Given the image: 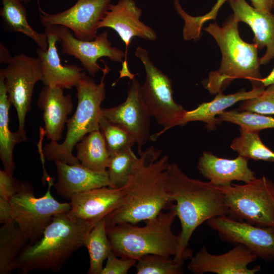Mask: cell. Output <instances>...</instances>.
<instances>
[{
	"mask_svg": "<svg viewBox=\"0 0 274 274\" xmlns=\"http://www.w3.org/2000/svg\"><path fill=\"white\" fill-rule=\"evenodd\" d=\"M14 221L10 200L0 197V223L4 224Z\"/></svg>",
	"mask_w": 274,
	"mask_h": 274,
	"instance_id": "74e56055",
	"label": "cell"
},
{
	"mask_svg": "<svg viewBox=\"0 0 274 274\" xmlns=\"http://www.w3.org/2000/svg\"><path fill=\"white\" fill-rule=\"evenodd\" d=\"M127 183L123 203L106 217L107 227L128 223L135 225L155 217L175 203L166 184L169 157L150 146L138 153Z\"/></svg>",
	"mask_w": 274,
	"mask_h": 274,
	"instance_id": "6da1fadb",
	"label": "cell"
},
{
	"mask_svg": "<svg viewBox=\"0 0 274 274\" xmlns=\"http://www.w3.org/2000/svg\"><path fill=\"white\" fill-rule=\"evenodd\" d=\"M57 181L54 185L57 193L70 200L75 195L104 186L110 187L108 174L93 171L81 163L70 164L54 161Z\"/></svg>",
	"mask_w": 274,
	"mask_h": 274,
	"instance_id": "7402d4cb",
	"label": "cell"
},
{
	"mask_svg": "<svg viewBox=\"0 0 274 274\" xmlns=\"http://www.w3.org/2000/svg\"><path fill=\"white\" fill-rule=\"evenodd\" d=\"M135 55L142 61L146 72L145 81L141 86L143 100L151 116L163 126L161 130L151 135L150 140L155 141L176 126L186 110L175 101L171 80L154 65L147 50L138 46Z\"/></svg>",
	"mask_w": 274,
	"mask_h": 274,
	"instance_id": "9c48e42d",
	"label": "cell"
},
{
	"mask_svg": "<svg viewBox=\"0 0 274 274\" xmlns=\"http://www.w3.org/2000/svg\"><path fill=\"white\" fill-rule=\"evenodd\" d=\"M248 160L240 155L229 159L204 151L198 159L197 168L203 177L216 186L229 185L233 181L247 183L256 178L248 166Z\"/></svg>",
	"mask_w": 274,
	"mask_h": 274,
	"instance_id": "d6986e66",
	"label": "cell"
},
{
	"mask_svg": "<svg viewBox=\"0 0 274 274\" xmlns=\"http://www.w3.org/2000/svg\"><path fill=\"white\" fill-rule=\"evenodd\" d=\"M2 4L0 15L6 30L22 33L32 39L38 47L47 50L48 43L46 35L37 32L29 25L22 3L19 0H2Z\"/></svg>",
	"mask_w": 274,
	"mask_h": 274,
	"instance_id": "cb8c5ba5",
	"label": "cell"
},
{
	"mask_svg": "<svg viewBox=\"0 0 274 274\" xmlns=\"http://www.w3.org/2000/svg\"><path fill=\"white\" fill-rule=\"evenodd\" d=\"M141 86L135 78L130 80L127 97L123 102L110 108H101V116L124 128L133 136L138 153L151 137V116L143 100Z\"/></svg>",
	"mask_w": 274,
	"mask_h": 274,
	"instance_id": "5bb4252c",
	"label": "cell"
},
{
	"mask_svg": "<svg viewBox=\"0 0 274 274\" xmlns=\"http://www.w3.org/2000/svg\"><path fill=\"white\" fill-rule=\"evenodd\" d=\"M84 246L88 250L90 264L88 274H100L103 263L113 251L107 231L106 217L98 221L87 234Z\"/></svg>",
	"mask_w": 274,
	"mask_h": 274,
	"instance_id": "83f0119b",
	"label": "cell"
},
{
	"mask_svg": "<svg viewBox=\"0 0 274 274\" xmlns=\"http://www.w3.org/2000/svg\"><path fill=\"white\" fill-rule=\"evenodd\" d=\"M127 190L126 184L121 188L104 186L79 193L70 199L71 209L66 214L74 219L97 223L123 203Z\"/></svg>",
	"mask_w": 274,
	"mask_h": 274,
	"instance_id": "e0dca14e",
	"label": "cell"
},
{
	"mask_svg": "<svg viewBox=\"0 0 274 274\" xmlns=\"http://www.w3.org/2000/svg\"><path fill=\"white\" fill-rule=\"evenodd\" d=\"M47 183L45 194L37 197L31 184L21 181L19 190L10 200L13 221L28 238L29 244L40 239L56 215L67 213L71 209L70 202H60L52 196L54 179L51 178Z\"/></svg>",
	"mask_w": 274,
	"mask_h": 274,
	"instance_id": "ba28073f",
	"label": "cell"
},
{
	"mask_svg": "<svg viewBox=\"0 0 274 274\" xmlns=\"http://www.w3.org/2000/svg\"><path fill=\"white\" fill-rule=\"evenodd\" d=\"M37 105L43 111L47 138L58 142L62 137L67 116L73 109L72 96L65 94L62 88L44 86L39 93Z\"/></svg>",
	"mask_w": 274,
	"mask_h": 274,
	"instance_id": "44dd1931",
	"label": "cell"
},
{
	"mask_svg": "<svg viewBox=\"0 0 274 274\" xmlns=\"http://www.w3.org/2000/svg\"><path fill=\"white\" fill-rule=\"evenodd\" d=\"M176 217L174 204L168 211L145 221L144 226L124 223L107 227L113 252L118 257L136 260L147 254L176 256L180 236L173 232L172 226Z\"/></svg>",
	"mask_w": 274,
	"mask_h": 274,
	"instance_id": "5b68a950",
	"label": "cell"
},
{
	"mask_svg": "<svg viewBox=\"0 0 274 274\" xmlns=\"http://www.w3.org/2000/svg\"><path fill=\"white\" fill-rule=\"evenodd\" d=\"M97 223L74 219L66 213L56 215L39 241L28 244L12 269L27 274L33 270H60L71 255L84 246L85 239Z\"/></svg>",
	"mask_w": 274,
	"mask_h": 274,
	"instance_id": "3957f363",
	"label": "cell"
},
{
	"mask_svg": "<svg viewBox=\"0 0 274 274\" xmlns=\"http://www.w3.org/2000/svg\"><path fill=\"white\" fill-rule=\"evenodd\" d=\"M240 135L232 142L230 148L238 155L255 160L274 163V152L262 142L259 131L240 127Z\"/></svg>",
	"mask_w": 274,
	"mask_h": 274,
	"instance_id": "f1b7e54d",
	"label": "cell"
},
{
	"mask_svg": "<svg viewBox=\"0 0 274 274\" xmlns=\"http://www.w3.org/2000/svg\"><path fill=\"white\" fill-rule=\"evenodd\" d=\"M99 130L102 133L110 154L132 148L136 144L133 136L121 126L112 123L101 116Z\"/></svg>",
	"mask_w": 274,
	"mask_h": 274,
	"instance_id": "d6a6232c",
	"label": "cell"
},
{
	"mask_svg": "<svg viewBox=\"0 0 274 274\" xmlns=\"http://www.w3.org/2000/svg\"><path fill=\"white\" fill-rule=\"evenodd\" d=\"M252 6L264 12L270 13L274 8V0H250Z\"/></svg>",
	"mask_w": 274,
	"mask_h": 274,
	"instance_id": "f35d334b",
	"label": "cell"
},
{
	"mask_svg": "<svg viewBox=\"0 0 274 274\" xmlns=\"http://www.w3.org/2000/svg\"><path fill=\"white\" fill-rule=\"evenodd\" d=\"M184 260L157 254H147L137 260L138 274H182Z\"/></svg>",
	"mask_w": 274,
	"mask_h": 274,
	"instance_id": "4dcf8cb0",
	"label": "cell"
},
{
	"mask_svg": "<svg viewBox=\"0 0 274 274\" xmlns=\"http://www.w3.org/2000/svg\"><path fill=\"white\" fill-rule=\"evenodd\" d=\"M220 121L231 122L250 130L274 128V118L248 111H224L218 116Z\"/></svg>",
	"mask_w": 274,
	"mask_h": 274,
	"instance_id": "1f68e13d",
	"label": "cell"
},
{
	"mask_svg": "<svg viewBox=\"0 0 274 274\" xmlns=\"http://www.w3.org/2000/svg\"><path fill=\"white\" fill-rule=\"evenodd\" d=\"M22 3H27L29 2L30 0H19Z\"/></svg>",
	"mask_w": 274,
	"mask_h": 274,
	"instance_id": "b9f144b4",
	"label": "cell"
},
{
	"mask_svg": "<svg viewBox=\"0 0 274 274\" xmlns=\"http://www.w3.org/2000/svg\"><path fill=\"white\" fill-rule=\"evenodd\" d=\"M76 148V157L82 165L94 172H107L110 154L100 130L87 134Z\"/></svg>",
	"mask_w": 274,
	"mask_h": 274,
	"instance_id": "d4e9b609",
	"label": "cell"
},
{
	"mask_svg": "<svg viewBox=\"0 0 274 274\" xmlns=\"http://www.w3.org/2000/svg\"><path fill=\"white\" fill-rule=\"evenodd\" d=\"M57 36L61 43V52L78 59L84 69L92 77L100 70L97 60L107 57L114 62H122L125 52L111 46L109 33L104 31L97 35L93 40L84 41L76 38L67 27L53 25L45 27Z\"/></svg>",
	"mask_w": 274,
	"mask_h": 274,
	"instance_id": "8fae6325",
	"label": "cell"
},
{
	"mask_svg": "<svg viewBox=\"0 0 274 274\" xmlns=\"http://www.w3.org/2000/svg\"><path fill=\"white\" fill-rule=\"evenodd\" d=\"M166 184L181 226L179 249L174 257L190 259L192 252L187 246L195 230L210 219L228 216L229 210L217 186L189 177L175 163L168 165Z\"/></svg>",
	"mask_w": 274,
	"mask_h": 274,
	"instance_id": "7a4b0ae2",
	"label": "cell"
},
{
	"mask_svg": "<svg viewBox=\"0 0 274 274\" xmlns=\"http://www.w3.org/2000/svg\"><path fill=\"white\" fill-rule=\"evenodd\" d=\"M233 15L238 22L247 24L253 30L254 43L258 49L266 47L260 58V64H265L274 58V14L255 9L246 0H228Z\"/></svg>",
	"mask_w": 274,
	"mask_h": 274,
	"instance_id": "ffe728a7",
	"label": "cell"
},
{
	"mask_svg": "<svg viewBox=\"0 0 274 274\" xmlns=\"http://www.w3.org/2000/svg\"><path fill=\"white\" fill-rule=\"evenodd\" d=\"M112 0H78L71 8L49 13L39 6V17L45 27L61 25L72 30L80 40L91 41L97 36V26Z\"/></svg>",
	"mask_w": 274,
	"mask_h": 274,
	"instance_id": "4fadbf2b",
	"label": "cell"
},
{
	"mask_svg": "<svg viewBox=\"0 0 274 274\" xmlns=\"http://www.w3.org/2000/svg\"><path fill=\"white\" fill-rule=\"evenodd\" d=\"M141 8L134 0H119L115 4H110L105 14L98 24V29L108 27L114 30L125 45V58L120 72H129L127 62V50L131 39L135 37L154 41L157 34L151 27L140 20Z\"/></svg>",
	"mask_w": 274,
	"mask_h": 274,
	"instance_id": "9a60e30c",
	"label": "cell"
},
{
	"mask_svg": "<svg viewBox=\"0 0 274 274\" xmlns=\"http://www.w3.org/2000/svg\"><path fill=\"white\" fill-rule=\"evenodd\" d=\"M0 71L4 76L8 99L17 112L18 127L16 133L21 141L25 142L27 140L26 116L31 109L35 86L43 77L41 61L38 57L17 54Z\"/></svg>",
	"mask_w": 274,
	"mask_h": 274,
	"instance_id": "30bf717a",
	"label": "cell"
},
{
	"mask_svg": "<svg viewBox=\"0 0 274 274\" xmlns=\"http://www.w3.org/2000/svg\"><path fill=\"white\" fill-rule=\"evenodd\" d=\"M238 23L232 14L222 26L215 22L204 28L216 41L222 54L220 67L210 73L206 84V88L211 94L222 92L236 79H247L253 87L261 85L259 80L262 77L260 73L258 48L255 43H248L242 39Z\"/></svg>",
	"mask_w": 274,
	"mask_h": 274,
	"instance_id": "277c9868",
	"label": "cell"
},
{
	"mask_svg": "<svg viewBox=\"0 0 274 274\" xmlns=\"http://www.w3.org/2000/svg\"><path fill=\"white\" fill-rule=\"evenodd\" d=\"M226 1L228 0H217L211 10L202 16L194 17L186 12H183L181 17L184 21L183 28L184 34L191 39H198L204 23L209 20L216 19L219 10Z\"/></svg>",
	"mask_w": 274,
	"mask_h": 274,
	"instance_id": "836d02e7",
	"label": "cell"
},
{
	"mask_svg": "<svg viewBox=\"0 0 274 274\" xmlns=\"http://www.w3.org/2000/svg\"><path fill=\"white\" fill-rule=\"evenodd\" d=\"M264 89L258 96L245 100L240 110L262 115H274V85Z\"/></svg>",
	"mask_w": 274,
	"mask_h": 274,
	"instance_id": "e575fe53",
	"label": "cell"
},
{
	"mask_svg": "<svg viewBox=\"0 0 274 274\" xmlns=\"http://www.w3.org/2000/svg\"><path fill=\"white\" fill-rule=\"evenodd\" d=\"M29 244V240L14 221L0 228V274H10L18 256Z\"/></svg>",
	"mask_w": 274,
	"mask_h": 274,
	"instance_id": "4316f807",
	"label": "cell"
},
{
	"mask_svg": "<svg viewBox=\"0 0 274 274\" xmlns=\"http://www.w3.org/2000/svg\"><path fill=\"white\" fill-rule=\"evenodd\" d=\"M136 260L118 257L112 251L106 259L100 274H126L135 266Z\"/></svg>",
	"mask_w": 274,
	"mask_h": 274,
	"instance_id": "d590c367",
	"label": "cell"
},
{
	"mask_svg": "<svg viewBox=\"0 0 274 274\" xmlns=\"http://www.w3.org/2000/svg\"><path fill=\"white\" fill-rule=\"evenodd\" d=\"M136 157L132 148L110 155L107 169L110 187L121 188L127 184Z\"/></svg>",
	"mask_w": 274,
	"mask_h": 274,
	"instance_id": "f546056e",
	"label": "cell"
},
{
	"mask_svg": "<svg viewBox=\"0 0 274 274\" xmlns=\"http://www.w3.org/2000/svg\"><path fill=\"white\" fill-rule=\"evenodd\" d=\"M44 33L48 39V48L44 50L38 47L36 50L41 61L43 74L41 81L44 86L66 89L76 87L85 72L76 64H62L56 48L58 38L46 28Z\"/></svg>",
	"mask_w": 274,
	"mask_h": 274,
	"instance_id": "ac0fdd59",
	"label": "cell"
},
{
	"mask_svg": "<svg viewBox=\"0 0 274 274\" xmlns=\"http://www.w3.org/2000/svg\"><path fill=\"white\" fill-rule=\"evenodd\" d=\"M20 184L13 174L5 169L0 170V197L10 200L19 190Z\"/></svg>",
	"mask_w": 274,
	"mask_h": 274,
	"instance_id": "8d00e7d4",
	"label": "cell"
},
{
	"mask_svg": "<svg viewBox=\"0 0 274 274\" xmlns=\"http://www.w3.org/2000/svg\"><path fill=\"white\" fill-rule=\"evenodd\" d=\"M100 82L96 83L86 73L76 88L78 104L76 110L66 121L67 131L60 144L51 141L42 148L44 157L48 161L59 160L70 164L80 163L73 151L77 144L90 132L99 130L101 117V104L106 96L105 78L110 69L105 62Z\"/></svg>",
	"mask_w": 274,
	"mask_h": 274,
	"instance_id": "8992f818",
	"label": "cell"
},
{
	"mask_svg": "<svg viewBox=\"0 0 274 274\" xmlns=\"http://www.w3.org/2000/svg\"><path fill=\"white\" fill-rule=\"evenodd\" d=\"M259 82L260 85L264 87L274 85V68L267 77L261 79Z\"/></svg>",
	"mask_w": 274,
	"mask_h": 274,
	"instance_id": "60d3db41",
	"label": "cell"
},
{
	"mask_svg": "<svg viewBox=\"0 0 274 274\" xmlns=\"http://www.w3.org/2000/svg\"><path fill=\"white\" fill-rule=\"evenodd\" d=\"M265 89V87L260 85L253 87L252 90L248 91L242 89L236 93L227 95L219 92L211 101L202 103L192 110L186 111L177 123L176 126L184 125L189 122L201 121L207 124L208 129H214L216 124L220 122L216 117L239 101L258 96Z\"/></svg>",
	"mask_w": 274,
	"mask_h": 274,
	"instance_id": "603a6c76",
	"label": "cell"
},
{
	"mask_svg": "<svg viewBox=\"0 0 274 274\" xmlns=\"http://www.w3.org/2000/svg\"><path fill=\"white\" fill-rule=\"evenodd\" d=\"M257 258L255 254L241 244L220 255L211 254L202 247L190 259L187 268L194 274H254L260 271L261 266L256 265L250 268L249 265Z\"/></svg>",
	"mask_w": 274,
	"mask_h": 274,
	"instance_id": "2e32d148",
	"label": "cell"
},
{
	"mask_svg": "<svg viewBox=\"0 0 274 274\" xmlns=\"http://www.w3.org/2000/svg\"><path fill=\"white\" fill-rule=\"evenodd\" d=\"M229 217L261 227H274V182L264 176L242 185L217 186Z\"/></svg>",
	"mask_w": 274,
	"mask_h": 274,
	"instance_id": "52a82bcc",
	"label": "cell"
},
{
	"mask_svg": "<svg viewBox=\"0 0 274 274\" xmlns=\"http://www.w3.org/2000/svg\"><path fill=\"white\" fill-rule=\"evenodd\" d=\"M13 56L8 48L3 44H0V62L1 63L8 64Z\"/></svg>",
	"mask_w": 274,
	"mask_h": 274,
	"instance_id": "ab89813d",
	"label": "cell"
},
{
	"mask_svg": "<svg viewBox=\"0 0 274 274\" xmlns=\"http://www.w3.org/2000/svg\"><path fill=\"white\" fill-rule=\"evenodd\" d=\"M207 223L222 240L242 245L265 261L274 260V227L258 226L227 216L213 217Z\"/></svg>",
	"mask_w": 274,
	"mask_h": 274,
	"instance_id": "7c38bea8",
	"label": "cell"
},
{
	"mask_svg": "<svg viewBox=\"0 0 274 274\" xmlns=\"http://www.w3.org/2000/svg\"><path fill=\"white\" fill-rule=\"evenodd\" d=\"M11 105L4 76L0 71V158L4 169L13 174L15 168L14 149L17 144L22 141L16 132H12L9 128V111Z\"/></svg>",
	"mask_w": 274,
	"mask_h": 274,
	"instance_id": "484cf974",
	"label": "cell"
}]
</instances>
